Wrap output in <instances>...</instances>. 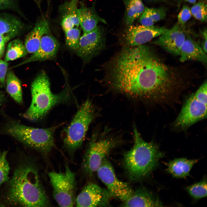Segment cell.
<instances>
[{
    "label": "cell",
    "mask_w": 207,
    "mask_h": 207,
    "mask_svg": "<svg viewBox=\"0 0 207 207\" xmlns=\"http://www.w3.org/2000/svg\"><path fill=\"white\" fill-rule=\"evenodd\" d=\"M49 32L48 22L46 19L43 18L38 21L25 40L24 45L28 53L35 52L39 48L42 37Z\"/></svg>",
    "instance_id": "obj_19"
},
{
    "label": "cell",
    "mask_w": 207,
    "mask_h": 207,
    "mask_svg": "<svg viewBox=\"0 0 207 207\" xmlns=\"http://www.w3.org/2000/svg\"><path fill=\"white\" fill-rule=\"evenodd\" d=\"M8 181L5 200L8 204L23 207L49 205L37 170L32 164L23 163L19 166Z\"/></svg>",
    "instance_id": "obj_2"
},
{
    "label": "cell",
    "mask_w": 207,
    "mask_h": 207,
    "mask_svg": "<svg viewBox=\"0 0 207 207\" xmlns=\"http://www.w3.org/2000/svg\"><path fill=\"white\" fill-rule=\"evenodd\" d=\"M7 153V151L0 150V187L9 180L8 175L10 168L6 159Z\"/></svg>",
    "instance_id": "obj_29"
},
{
    "label": "cell",
    "mask_w": 207,
    "mask_h": 207,
    "mask_svg": "<svg viewBox=\"0 0 207 207\" xmlns=\"http://www.w3.org/2000/svg\"><path fill=\"white\" fill-rule=\"evenodd\" d=\"M31 91V104L23 114L24 117L30 121L41 119L53 106L66 102L70 99L69 92L67 90L57 94L52 93L48 76L44 71L39 73L32 82Z\"/></svg>",
    "instance_id": "obj_4"
},
{
    "label": "cell",
    "mask_w": 207,
    "mask_h": 207,
    "mask_svg": "<svg viewBox=\"0 0 207 207\" xmlns=\"http://www.w3.org/2000/svg\"><path fill=\"white\" fill-rule=\"evenodd\" d=\"M5 85L7 91L10 96L18 103H22V93L21 81L11 70L7 71Z\"/></svg>",
    "instance_id": "obj_23"
},
{
    "label": "cell",
    "mask_w": 207,
    "mask_h": 207,
    "mask_svg": "<svg viewBox=\"0 0 207 207\" xmlns=\"http://www.w3.org/2000/svg\"><path fill=\"white\" fill-rule=\"evenodd\" d=\"M13 1V0H0V10L10 7Z\"/></svg>",
    "instance_id": "obj_34"
},
{
    "label": "cell",
    "mask_w": 207,
    "mask_h": 207,
    "mask_svg": "<svg viewBox=\"0 0 207 207\" xmlns=\"http://www.w3.org/2000/svg\"><path fill=\"white\" fill-rule=\"evenodd\" d=\"M105 47L103 31L97 26L92 31L83 33L80 36L76 51L78 56L88 62L101 53Z\"/></svg>",
    "instance_id": "obj_11"
},
{
    "label": "cell",
    "mask_w": 207,
    "mask_h": 207,
    "mask_svg": "<svg viewBox=\"0 0 207 207\" xmlns=\"http://www.w3.org/2000/svg\"><path fill=\"white\" fill-rule=\"evenodd\" d=\"M28 52L24 44L19 39L10 42L7 45L4 60L8 62L26 56Z\"/></svg>",
    "instance_id": "obj_26"
},
{
    "label": "cell",
    "mask_w": 207,
    "mask_h": 207,
    "mask_svg": "<svg viewBox=\"0 0 207 207\" xmlns=\"http://www.w3.org/2000/svg\"><path fill=\"white\" fill-rule=\"evenodd\" d=\"M57 40L49 32L41 38L38 49L28 58L11 67H17L29 63L53 59L56 55L59 48Z\"/></svg>",
    "instance_id": "obj_15"
},
{
    "label": "cell",
    "mask_w": 207,
    "mask_h": 207,
    "mask_svg": "<svg viewBox=\"0 0 207 207\" xmlns=\"http://www.w3.org/2000/svg\"><path fill=\"white\" fill-rule=\"evenodd\" d=\"M134 144L124 155L123 164L129 178L133 181L143 179L156 168L163 154L157 145L143 140L135 126Z\"/></svg>",
    "instance_id": "obj_3"
},
{
    "label": "cell",
    "mask_w": 207,
    "mask_h": 207,
    "mask_svg": "<svg viewBox=\"0 0 207 207\" xmlns=\"http://www.w3.org/2000/svg\"><path fill=\"white\" fill-rule=\"evenodd\" d=\"M56 129V127L35 128L14 122L7 125L5 131L7 134L26 145L46 154L55 145L53 135Z\"/></svg>",
    "instance_id": "obj_5"
},
{
    "label": "cell",
    "mask_w": 207,
    "mask_h": 207,
    "mask_svg": "<svg viewBox=\"0 0 207 207\" xmlns=\"http://www.w3.org/2000/svg\"><path fill=\"white\" fill-rule=\"evenodd\" d=\"M8 64L7 62L0 58V87H4L5 85V78L7 71Z\"/></svg>",
    "instance_id": "obj_32"
},
{
    "label": "cell",
    "mask_w": 207,
    "mask_h": 207,
    "mask_svg": "<svg viewBox=\"0 0 207 207\" xmlns=\"http://www.w3.org/2000/svg\"><path fill=\"white\" fill-rule=\"evenodd\" d=\"M207 83L204 81L186 99L174 121L175 128L184 130L207 117Z\"/></svg>",
    "instance_id": "obj_6"
},
{
    "label": "cell",
    "mask_w": 207,
    "mask_h": 207,
    "mask_svg": "<svg viewBox=\"0 0 207 207\" xmlns=\"http://www.w3.org/2000/svg\"><path fill=\"white\" fill-rule=\"evenodd\" d=\"M186 189L189 194L195 200L206 197L207 193L206 178L187 187Z\"/></svg>",
    "instance_id": "obj_27"
},
{
    "label": "cell",
    "mask_w": 207,
    "mask_h": 207,
    "mask_svg": "<svg viewBox=\"0 0 207 207\" xmlns=\"http://www.w3.org/2000/svg\"><path fill=\"white\" fill-rule=\"evenodd\" d=\"M66 43L71 49L76 51L79 46L80 30L78 27H75L64 31Z\"/></svg>",
    "instance_id": "obj_28"
},
{
    "label": "cell",
    "mask_w": 207,
    "mask_h": 207,
    "mask_svg": "<svg viewBox=\"0 0 207 207\" xmlns=\"http://www.w3.org/2000/svg\"><path fill=\"white\" fill-rule=\"evenodd\" d=\"M97 172L99 178L106 185L112 196L123 202L133 193L134 191L127 183L118 178L112 165L106 158Z\"/></svg>",
    "instance_id": "obj_10"
},
{
    "label": "cell",
    "mask_w": 207,
    "mask_h": 207,
    "mask_svg": "<svg viewBox=\"0 0 207 207\" xmlns=\"http://www.w3.org/2000/svg\"><path fill=\"white\" fill-rule=\"evenodd\" d=\"M106 76L117 91L154 102L168 101L173 91L170 71L144 45L123 47L108 63Z\"/></svg>",
    "instance_id": "obj_1"
},
{
    "label": "cell",
    "mask_w": 207,
    "mask_h": 207,
    "mask_svg": "<svg viewBox=\"0 0 207 207\" xmlns=\"http://www.w3.org/2000/svg\"><path fill=\"white\" fill-rule=\"evenodd\" d=\"M23 28V23L11 15H0V34L5 43L18 35Z\"/></svg>",
    "instance_id": "obj_18"
},
{
    "label": "cell",
    "mask_w": 207,
    "mask_h": 207,
    "mask_svg": "<svg viewBox=\"0 0 207 207\" xmlns=\"http://www.w3.org/2000/svg\"><path fill=\"white\" fill-rule=\"evenodd\" d=\"M184 1L191 3L193 4L195 3L196 0H184Z\"/></svg>",
    "instance_id": "obj_37"
},
{
    "label": "cell",
    "mask_w": 207,
    "mask_h": 207,
    "mask_svg": "<svg viewBox=\"0 0 207 207\" xmlns=\"http://www.w3.org/2000/svg\"><path fill=\"white\" fill-rule=\"evenodd\" d=\"M112 196L108 191L97 185L90 183L85 186L76 199L77 207L108 206Z\"/></svg>",
    "instance_id": "obj_13"
},
{
    "label": "cell",
    "mask_w": 207,
    "mask_h": 207,
    "mask_svg": "<svg viewBox=\"0 0 207 207\" xmlns=\"http://www.w3.org/2000/svg\"><path fill=\"white\" fill-rule=\"evenodd\" d=\"M78 13L80 25L83 33L89 32L97 26L99 22L106 23L103 19L100 18L95 12L94 7H87L81 4L78 8Z\"/></svg>",
    "instance_id": "obj_20"
},
{
    "label": "cell",
    "mask_w": 207,
    "mask_h": 207,
    "mask_svg": "<svg viewBox=\"0 0 207 207\" xmlns=\"http://www.w3.org/2000/svg\"><path fill=\"white\" fill-rule=\"evenodd\" d=\"M191 15L196 19L201 22H206L207 18V7L203 2H199L191 8Z\"/></svg>",
    "instance_id": "obj_30"
},
{
    "label": "cell",
    "mask_w": 207,
    "mask_h": 207,
    "mask_svg": "<svg viewBox=\"0 0 207 207\" xmlns=\"http://www.w3.org/2000/svg\"><path fill=\"white\" fill-rule=\"evenodd\" d=\"M113 138L92 137L89 144L83 160L85 171L89 174L97 172L110 151L117 145Z\"/></svg>",
    "instance_id": "obj_9"
},
{
    "label": "cell",
    "mask_w": 207,
    "mask_h": 207,
    "mask_svg": "<svg viewBox=\"0 0 207 207\" xmlns=\"http://www.w3.org/2000/svg\"><path fill=\"white\" fill-rule=\"evenodd\" d=\"M78 0H71L62 5L61 25L64 31L80 25L77 5Z\"/></svg>",
    "instance_id": "obj_21"
},
{
    "label": "cell",
    "mask_w": 207,
    "mask_h": 207,
    "mask_svg": "<svg viewBox=\"0 0 207 207\" xmlns=\"http://www.w3.org/2000/svg\"><path fill=\"white\" fill-rule=\"evenodd\" d=\"M5 96L4 93L2 91H0V104L2 103L5 100Z\"/></svg>",
    "instance_id": "obj_36"
},
{
    "label": "cell",
    "mask_w": 207,
    "mask_h": 207,
    "mask_svg": "<svg viewBox=\"0 0 207 207\" xmlns=\"http://www.w3.org/2000/svg\"><path fill=\"white\" fill-rule=\"evenodd\" d=\"M150 1H162V0H149Z\"/></svg>",
    "instance_id": "obj_38"
},
{
    "label": "cell",
    "mask_w": 207,
    "mask_h": 207,
    "mask_svg": "<svg viewBox=\"0 0 207 207\" xmlns=\"http://www.w3.org/2000/svg\"><path fill=\"white\" fill-rule=\"evenodd\" d=\"M168 29L154 26L147 27L142 25L129 26L125 31L121 39L124 47H133L143 45L154 38L159 36Z\"/></svg>",
    "instance_id": "obj_12"
},
{
    "label": "cell",
    "mask_w": 207,
    "mask_h": 207,
    "mask_svg": "<svg viewBox=\"0 0 207 207\" xmlns=\"http://www.w3.org/2000/svg\"><path fill=\"white\" fill-rule=\"evenodd\" d=\"M125 23L130 26L141 15L145 7L141 0H125Z\"/></svg>",
    "instance_id": "obj_25"
},
{
    "label": "cell",
    "mask_w": 207,
    "mask_h": 207,
    "mask_svg": "<svg viewBox=\"0 0 207 207\" xmlns=\"http://www.w3.org/2000/svg\"><path fill=\"white\" fill-rule=\"evenodd\" d=\"M122 206L124 207L163 206L159 200L150 191L143 188L133 191L132 194L123 201Z\"/></svg>",
    "instance_id": "obj_17"
},
{
    "label": "cell",
    "mask_w": 207,
    "mask_h": 207,
    "mask_svg": "<svg viewBox=\"0 0 207 207\" xmlns=\"http://www.w3.org/2000/svg\"><path fill=\"white\" fill-rule=\"evenodd\" d=\"M207 30L206 28L202 32L203 39V40L200 45L204 51V52L207 53Z\"/></svg>",
    "instance_id": "obj_33"
},
{
    "label": "cell",
    "mask_w": 207,
    "mask_h": 207,
    "mask_svg": "<svg viewBox=\"0 0 207 207\" xmlns=\"http://www.w3.org/2000/svg\"><path fill=\"white\" fill-rule=\"evenodd\" d=\"M95 115L91 101L87 99L78 109L64 131V143L69 151L73 152L81 145L88 127Z\"/></svg>",
    "instance_id": "obj_7"
},
{
    "label": "cell",
    "mask_w": 207,
    "mask_h": 207,
    "mask_svg": "<svg viewBox=\"0 0 207 207\" xmlns=\"http://www.w3.org/2000/svg\"><path fill=\"white\" fill-rule=\"evenodd\" d=\"M3 206L0 203V207L1 206Z\"/></svg>",
    "instance_id": "obj_39"
},
{
    "label": "cell",
    "mask_w": 207,
    "mask_h": 207,
    "mask_svg": "<svg viewBox=\"0 0 207 207\" xmlns=\"http://www.w3.org/2000/svg\"><path fill=\"white\" fill-rule=\"evenodd\" d=\"M5 43L2 37L0 34V58L3 56L4 54Z\"/></svg>",
    "instance_id": "obj_35"
},
{
    "label": "cell",
    "mask_w": 207,
    "mask_h": 207,
    "mask_svg": "<svg viewBox=\"0 0 207 207\" xmlns=\"http://www.w3.org/2000/svg\"><path fill=\"white\" fill-rule=\"evenodd\" d=\"M191 16L190 9L187 5H184L178 15V23L184 27L185 23L190 18Z\"/></svg>",
    "instance_id": "obj_31"
},
{
    "label": "cell",
    "mask_w": 207,
    "mask_h": 207,
    "mask_svg": "<svg viewBox=\"0 0 207 207\" xmlns=\"http://www.w3.org/2000/svg\"><path fill=\"white\" fill-rule=\"evenodd\" d=\"M166 14V9L164 7H145L139 21L141 25L144 26H153L155 23L164 19Z\"/></svg>",
    "instance_id": "obj_24"
},
{
    "label": "cell",
    "mask_w": 207,
    "mask_h": 207,
    "mask_svg": "<svg viewBox=\"0 0 207 207\" xmlns=\"http://www.w3.org/2000/svg\"><path fill=\"white\" fill-rule=\"evenodd\" d=\"M198 160L185 158L175 159L166 164V171L175 178H185L189 176L191 168Z\"/></svg>",
    "instance_id": "obj_22"
},
{
    "label": "cell",
    "mask_w": 207,
    "mask_h": 207,
    "mask_svg": "<svg viewBox=\"0 0 207 207\" xmlns=\"http://www.w3.org/2000/svg\"><path fill=\"white\" fill-rule=\"evenodd\" d=\"M48 175L53 188V196L61 207H72L75 201L76 173L66 164L64 172L52 171Z\"/></svg>",
    "instance_id": "obj_8"
},
{
    "label": "cell",
    "mask_w": 207,
    "mask_h": 207,
    "mask_svg": "<svg viewBox=\"0 0 207 207\" xmlns=\"http://www.w3.org/2000/svg\"><path fill=\"white\" fill-rule=\"evenodd\" d=\"M179 55L182 62L193 60L205 64L207 63L206 53L203 51L200 44L188 35L186 36Z\"/></svg>",
    "instance_id": "obj_16"
},
{
    "label": "cell",
    "mask_w": 207,
    "mask_h": 207,
    "mask_svg": "<svg viewBox=\"0 0 207 207\" xmlns=\"http://www.w3.org/2000/svg\"><path fill=\"white\" fill-rule=\"evenodd\" d=\"M186 34L184 28L177 23L159 36L154 43L170 53L179 55Z\"/></svg>",
    "instance_id": "obj_14"
}]
</instances>
